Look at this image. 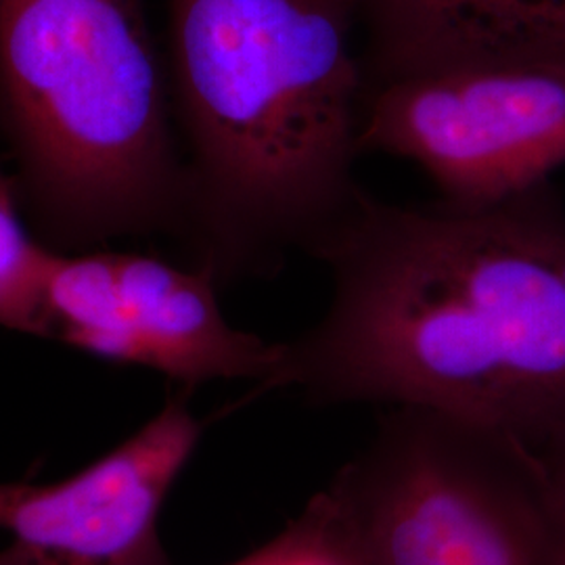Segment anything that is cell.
Wrapping results in <instances>:
<instances>
[{
	"label": "cell",
	"instance_id": "6da1fadb",
	"mask_svg": "<svg viewBox=\"0 0 565 565\" xmlns=\"http://www.w3.org/2000/svg\"><path fill=\"white\" fill-rule=\"evenodd\" d=\"M323 317L268 390L422 406L536 452L565 425V207L551 181L488 205L363 200L312 254Z\"/></svg>",
	"mask_w": 565,
	"mask_h": 565
},
{
	"label": "cell",
	"instance_id": "277c9868",
	"mask_svg": "<svg viewBox=\"0 0 565 565\" xmlns=\"http://www.w3.org/2000/svg\"><path fill=\"white\" fill-rule=\"evenodd\" d=\"M321 494L364 565H565L536 455L431 408L390 406Z\"/></svg>",
	"mask_w": 565,
	"mask_h": 565
},
{
	"label": "cell",
	"instance_id": "ba28073f",
	"mask_svg": "<svg viewBox=\"0 0 565 565\" xmlns=\"http://www.w3.org/2000/svg\"><path fill=\"white\" fill-rule=\"evenodd\" d=\"M366 86L507 61H565V0H361Z\"/></svg>",
	"mask_w": 565,
	"mask_h": 565
},
{
	"label": "cell",
	"instance_id": "3957f363",
	"mask_svg": "<svg viewBox=\"0 0 565 565\" xmlns=\"http://www.w3.org/2000/svg\"><path fill=\"white\" fill-rule=\"evenodd\" d=\"M0 126L53 237L181 235L184 160L141 0H0Z\"/></svg>",
	"mask_w": 565,
	"mask_h": 565
},
{
	"label": "cell",
	"instance_id": "30bf717a",
	"mask_svg": "<svg viewBox=\"0 0 565 565\" xmlns=\"http://www.w3.org/2000/svg\"><path fill=\"white\" fill-rule=\"evenodd\" d=\"M327 525L323 499H310L300 518L289 522L273 541L228 565H302L321 545Z\"/></svg>",
	"mask_w": 565,
	"mask_h": 565
},
{
	"label": "cell",
	"instance_id": "8fae6325",
	"mask_svg": "<svg viewBox=\"0 0 565 565\" xmlns=\"http://www.w3.org/2000/svg\"><path fill=\"white\" fill-rule=\"evenodd\" d=\"M546 497L565 541V425L555 431L536 452Z\"/></svg>",
	"mask_w": 565,
	"mask_h": 565
},
{
	"label": "cell",
	"instance_id": "4fadbf2b",
	"mask_svg": "<svg viewBox=\"0 0 565 565\" xmlns=\"http://www.w3.org/2000/svg\"><path fill=\"white\" fill-rule=\"evenodd\" d=\"M0 565H2V562H0Z\"/></svg>",
	"mask_w": 565,
	"mask_h": 565
},
{
	"label": "cell",
	"instance_id": "52a82bcc",
	"mask_svg": "<svg viewBox=\"0 0 565 565\" xmlns=\"http://www.w3.org/2000/svg\"><path fill=\"white\" fill-rule=\"evenodd\" d=\"M189 394L65 480L0 484L2 565H170L160 513L203 434Z\"/></svg>",
	"mask_w": 565,
	"mask_h": 565
},
{
	"label": "cell",
	"instance_id": "9c48e42d",
	"mask_svg": "<svg viewBox=\"0 0 565 565\" xmlns=\"http://www.w3.org/2000/svg\"><path fill=\"white\" fill-rule=\"evenodd\" d=\"M51 249L23 228L13 182L0 172V327L42 335V302Z\"/></svg>",
	"mask_w": 565,
	"mask_h": 565
},
{
	"label": "cell",
	"instance_id": "7c38bea8",
	"mask_svg": "<svg viewBox=\"0 0 565 565\" xmlns=\"http://www.w3.org/2000/svg\"><path fill=\"white\" fill-rule=\"evenodd\" d=\"M324 509H327V525H324L323 541L302 565H364L363 559L340 536L327 503Z\"/></svg>",
	"mask_w": 565,
	"mask_h": 565
},
{
	"label": "cell",
	"instance_id": "7a4b0ae2",
	"mask_svg": "<svg viewBox=\"0 0 565 565\" xmlns=\"http://www.w3.org/2000/svg\"><path fill=\"white\" fill-rule=\"evenodd\" d=\"M191 264L218 282L312 256L363 200L361 0H168Z\"/></svg>",
	"mask_w": 565,
	"mask_h": 565
},
{
	"label": "cell",
	"instance_id": "8992f818",
	"mask_svg": "<svg viewBox=\"0 0 565 565\" xmlns=\"http://www.w3.org/2000/svg\"><path fill=\"white\" fill-rule=\"evenodd\" d=\"M218 285L207 268L147 254H53L42 338L109 363L158 371L186 390L216 380H249L268 392L282 342H266L228 323Z\"/></svg>",
	"mask_w": 565,
	"mask_h": 565
},
{
	"label": "cell",
	"instance_id": "5b68a950",
	"mask_svg": "<svg viewBox=\"0 0 565 565\" xmlns=\"http://www.w3.org/2000/svg\"><path fill=\"white\" fill-rule=\"evenodd\" d=\"M361 149L415 163L457 205L503 202L565 166V61H507L366 86Z\"/></svg>",
	"mask_w": 565,
	"mask_h": 565
}]
</instances>
